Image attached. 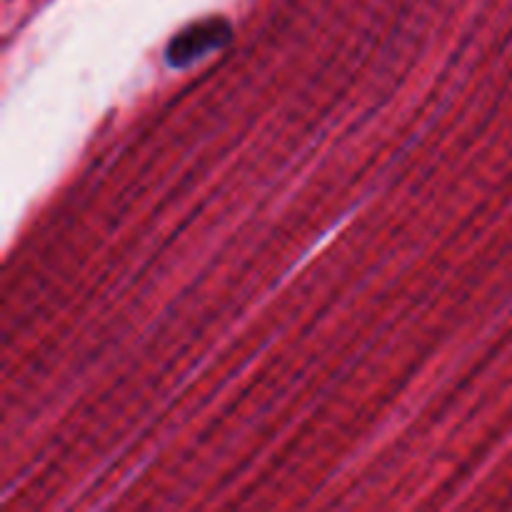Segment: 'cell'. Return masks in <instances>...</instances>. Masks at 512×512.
Instances as JSON below:
<instances>
[{"instance_id": "6da1fadb", "label": "cell", "mask_w": 512, "mask_h": 512, "mask_svg": "<svg viewBox=\"0 0 512 512\" xmlns=\"http://www.w3.org/2000/svg\"><path fill=\"white\" fill-rule=\"evenodd\" d=\"M228 38H230V25L220 18H210V20H203V23L193 25V28L183 30V33L173 40L168 55L175 65H185L190 58H195V55L203 53V50L225 43Z\"/></svg>"}]
</instances>
